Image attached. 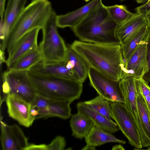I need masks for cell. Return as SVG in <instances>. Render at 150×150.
Listing matches in <instances>:
<instances>
[{
	"label": "cell",
	"instance_id": "cell-41",
	"mask_svg": "<svg viewBox=\"0 0 150 150\" xmlns=\"http://www.w3.org/2000/svg\"><path fill=\"white\" fill-rule=\"evenodd\" d=\"M86 2H88L90 1V0H84Z\"/></svg>",
	"mask_w": 150,
	"mask_h": 150
},
{
	"label": "cell",
	"instance_id": "cell-38",
	"mask_svg": "<svg viewBox=\"0 0 150 150\" xmlns=\"http://www.w3.org/2000/svg\"><path fill=\"white\" fill-rule=\"evenodd\" d=\"M147 21V23L150 28V11L148 12L145 16Z\"/></svg>",
	"mask_w": 150,
	"mask_h": 150
},
{
	"label": "cell",
	"instance_id": "cell-18",
	"mask_svg": "<svg viewBox=\"0 0 150 150\" xmlns=\"http://www.w3.org/2000/svg\"><path fill=\"white\" fill-rule=\"evenodd\" d=\"M146 23L147 21L145 16L137 13L127 21L118 25L116 33L120 45L125 43Z\"/></svg>",
	"mask_w": 150,
	"mask_h": 150
},
{
	"label": "cell",
	"instance_id": "cell-22",
	"mask_svg": "<svg viewBox=\"0 0 150 150\" xmlns=\"http://www.w3.org/2000/svg\"><path fill=\"white\" fill-rule=\"evenodd\" d=\"M150 28L147 23L142 27L125 43L121 45L123 57L126 62L136 51L139 44L146 40L149 37Z\"/></svg>",
	"mask_w": 150,
	"mask_h": 150
},
{
	"label": "cell",
	"instance_id": "cell-10",
	"mask_svg": "<svg viewBox=\"0 0 150 150\" xmlns=\"http://www.w3.org/2000/svg\"><path fill=\"white\" fill-rule=\"evenodd\" d=\"M5 101L9 116L21 125L28 127L31 126L35 117L31 114V103L21 96L10 93Z\"/></svg>",
	"mask_w": 150,
	"mask_h": 150
},
{
	"label": "cell",
	"instance_id": "cell-9",
	"mask_svg": "<svg viewBox=\"0 0 150 150\" xmlns=\"http://www.w3.org/2000/svg\"><path fill=\"white\" fill-rule=\"evenodd\" d=\"M2 77L9 85L10 93L22 97L31 103L37 92L30 81L28 71L8 70L2 74Z\"/></svg>",
	"mask_w": 150,
	"mask_h": 150
},
{
	"label": "cell",
	"instance_id": "cell-4",
	"mask_svg": "<svg viewBox=\"0 0 150 150\" xmlns=\"http://www.w3.org/2000/svg\"><path fill=\"white\" fill-rule=\"evenodd\" d=\"M33 86L37 93L47 97L72 102L80 97L82 83L75 80L39 75L28 71Z\"/></svg>",
	"mask_w": 150,
	"mask_h": 150
},
{
	"label": "cell",
	"instance_id": "cell-12",
	"mask_svg": "<svg viewBox=\"0 0 150 150\" xmlns=\"http://www.w3.org/2000/svg\"><path fill=\"white\" fill-rule=\"evenodd\" d=\"M147 40L142 42L127 62H125L122 78L143 77L146 73L148 66L147 59Z\"/></svg>",
	"mask_w": 150,
	"mask_h": 150
},
{
	"label": "cell",
	"instance_id": "cell-2",
	"mask_svg": "<svg viewBox=\"0 0 150 150\" xmlns=\"http://www.w3.org/2000/svg\"><path fill=\"white\" fill-rule=\"evenodd\" d=\"M117 23L110 17L102 3L72 29L81 41L103 44H120L116 31Z\"/></svg>",
	"mask_w": 150,
	"mask_h": 150
},
{
	"label": "cell",
	"instance_id": "cell-13",
	"mask_svg": "<svg viewBox=\"0 0 150 150\" xmlns=\"http://www.w3.org/2000/svg\"><path fill=\"white\" fill-rule=\"evenodd\" d=\"M40 29L39 28H34L26 33L19 40L6 60V64L8 69H11L21 57L38 46V38Z\"/></svg>",
	"mask_w": 150,
	"mask_h": 150
},
{
	"label": "cell",
	"instance_id": "cell-35",
	"mask_svg": "<svg viewBox=\"0 0 150 150\" xmlns=\"http://www.w3.org/2000/svg\"><path fill=\"white\" fill-rule=\"evenodd\" d=\"M6 0H0V14L1 19H4L5 11V4Z\"/></svg>",
	"mask_w": 150,
	"mask_h": 150
},
{
	"label": "cell",
	"instance_id": "cell-14",
	"mask_svg": "<svg viewBox=\"0 0 150 150\" xmlns=\"http://www.w3.org/2000/svg\"><path fill=\"white\" fill-rule=\"evenodd\" d=\"M28 71L39 75L79 81L78 76L74 71L67 67L64 61L50 63L42 62Z\"/></svg>",
	"mask_w": 150,
	"mask_h": 150
},
{
	"label": "cell",
	"instance_id": "cell-30",
	"mask_svg": "<svg viewBox=\"0 0 150 150\" xmlns=\"http://www.w3.org/2000/svg\"><path fill=\"white\" fill-rule=\"evenodd\" d=\"M51 100V98L37 93L34 99L31 103L32 107H37L40 109L48 106Z\"/></svg>",
	"mask_w": 150,
	"mask_h": 150
},
{
	"label": "cell",
	"instance_id": "cell-37",
	"mask_svg": "<svg viewBox=\"0 0 150 150\" xmlns=\"http://www.w3.org/2000/svg\"><path fill=\"white\" fill-rule=\"evenodd\" d=\"M125 149L123 146L120 144L113 146L112 149V150H124Z\"/></svg>",
	"mask_w": 150,
	"mask_h": 150
},
{
	"label": "cell",
	"instance_id": "cell-8",
	"mask_svg": "<svg viewBox=\"0 0 150 150\" xmlns=\"http://www.w3.org/2000/svg\"><path fill=\"white\" fill-rule=\"evenodd\" d=\"M88 76L91 86L98 95L110 102L124 103L119 81L111 80L90 67H89Z\"/></svg>",
	"mask_w": 150,
	"mask_h": 150
},
{
	"label": "cell",
	"instance_id": "cell-15",
	"mask_svg": "<svg viewBox=\"0 0 150 150\" xmlns=\"http://www.w3.org/2000/svg\"><path fill=\"white\" fill-rule=\"evenodd\" d=\"M27 0H8L5 9L4 20H1L0 35L7 42L12 27L25 8Z\"/></svg>",
	"mask_w": 150,
	"mask_h": 150
},
{
	"label": "cell",
	"instance_id": "cell-36",
	"mask_svg": "<svg viewBox=\"0 0 150 150\" xmlns=\"http://www.w3.org/2000/svg\"><path fill=\"white\" fill-rule=\"evenodd\" d=\"M39 108L37 107L32 106L31 110V115L36 118L39 113Z\"/></svg>",
	"mask_w": 150,
	"mask_h": 150
},
{
	"label": "cell",
	"instance_id": "cell-6",
	"mask_svg": "<svg viewBox=\"0 0 150 150\" xmlns=\"http://www.w3.org/2000/svg\"><path fill=\"white\" fill-rule=\"evenodd\" d=\"M110 115L116 123L118 129L128 140L129 143L134 147V150L142 148L140 135L133 118L124 103L110 102Z\"/></svg>",
	"mask_w": 150,
	"mask_h": 150
},
{
	"label": "cell",
	"instance_id": "cell-1",
	"mask_svg": "<svg viewBox=\"0 0 150 150\" xmlns=\"http://www.w3.org/2000/svg\"><path fill=\"white\" fill-rule=\"evenodd\" d=\"M91 68L108 79L119 81L125 62L120 44H103L75 40L69 46Z\"/></svg>",
	"mask_w": 150,
	"mask_h": 150
},
{
	"label": "cell",
	"instance_id": "cell-39",
	"mask_svg": "<svg viewBox=\"0 0 150 150\" xmlns=\"http://www.w3.org/2000/svg\"><path fill=\"white\" fill-rule=\"evenodd\" d=\"M138 3L144 4L148 0H135Z\"/></svg>",
	"mask_w": 150,
	"mask_h": 150
},
{
	"label": "cell",
	"instance_id": "cell-20",
	"mask_svg": "<svg viewBox=\"0 0 150 150\" xmlns=\"http://www.w3.org/2000/svg\"><path fill=\"white\" fill-rule=\"evenodd\" d=\"M67 46V53L64 61L67 67L74 71L79 81L83 83L88 76L89 67L78 54L69 46Z\"/></svg>",
	"mask_w": 150,
	"mask_h": 150
},
{
	"label": "cell",
	"instance_id": "cell-7",
	"mask_svg": "<svg viewBox=\"0 0 150 150\" xmlns=\"http://www.w3.org/2000/svg\"><path fill=\"white\" fill-rule=\"evenodd\" d=\"M135 78L124 77L119 81V85L123 96L126 107L134 120L138 130L142 148L150 146V139L144 129L138 111Z\"/></svg>",
	"mask_w": 150,
	"mask_h": 150
},
{
	"label": "cell",
	"instance_id": "cell-11",
	"mask_svg": "<svg viewBox=\"0 0 150 150\" xmlns=\"http://www.w3.org/2000/svg\"><path fill=\"white\" fill-rule=\"evenodd\" d=\"M0 140L3 150H24L28 139L18 125H8L1 120Z\"/></svg>",
	"mask_w": 150,
	"mask_h": 150
},
{
	"label": "cell",
	"instance_id": "cell-29",
	"mask_svg": "<svg viewBox=\"0 0 150 150\" xmlns=\"http://www.w3.org/2000/svg\"><path fill=\"white\" fill-rule=\"evenodd\" d=\"M66 141L64 137L56 136L49 144L47 145V150H63L66 146Z\"/></svg>",
	"mask_w": 150,
	"mask_h": 150
},
{
	"label": "cell",
	"instance_id": "cell-31",
	"mask_svg": "<svg viewBox=\"0 0 150 150\" xmlns=\"http://www.w3.org/2000/svg\"><path fill=\"white\" fill-rule=\"evenodd\" d=\"M147 59L148 62V69L147 71L143 77L148 82H150V30L147 43Z\"/></svg>",
	"mask_w": 150,
	"mask_h": 150
},
{
	"label": "cell",
	"instance_id": "cell-23",
	"mask_svg": "<svg viewBox=\"0 0 150 150\" xmlns=\"http://www.w3.org/2000/svg\"><path fill=\"white\" fill-rule=\"evenodd\" d=\"M43 61V57L38 46L21 57L9 69L29 71L33 67Z\"/></svg>",
	"mask_w": 150,
	"mask_h": 150
},
{
	"label": "cell",
	"instance_id": "cell-28",
	"mask_svg": "<svg viewBox=\"0 0 150 150\" xmlns=\"http://www.w3.org/2000/svg\"><path fill=\"white\" fill-rule=\"evenodd\" d=\"M135 83L139 86L146 101L150 118V87L148 82L142 77L135 78Z\"/></svg>",
	"mask_w": 150,
	"mask_h": 150
},
{
	"label": "cell",
	"instance_id": "cell-5",
	"mask_svg": "<svg viewBox=\"0 0 150 150\" xmlns=\"http://www.w3.org/2000/svg\"><path fill=\"white\" fill-rule=\"evenodd\" d=\"M57 16L53 10L42 29V39L39 45L43 62H61L65 59L67 46L58 31Z\"/></svg>",
	"mask_w": 150,
	"mask_h": 150
},
{
	"label": "cell",
	"instance_id": "cell-40",
	"mask_svg": "<svg viewBox=\"0 0 150 150\" xmlns=\"http://www.w3.org/2000/svg\"><path fill=\"white\" fill-rule=\"evenodd\" d=\"M146 149L150 150V146L148 147L147 149Z\"/></svg>",
	"mask_w": 150,
	"mask_h": 150
},
{
	"label": "cell",
	"instance_id": "cell-27",
	"mask_svg": "<svg viewBox=\"0 0 150 150\" xmlns=\"http://www.w3.org/2000/svg\"><path fill=\"white\" fill-rule=\"evenodd\" d=\"M91 108L112 121L110 113V102L98 95L91 100L84 101Z\"/></svg>",
	"mask_w": 150,
	"mask_h": 150
},
{
	"label": "cell",
	"instance_id": "cell-19",
	"mask_svg": "<svg viewBox=\"0 0 150 150\" xmlns=\"http://www.w3.org/2000/svg\"><path fill=\"white\" fill-rule=\"evenodd\" d=\"M76 108L78 112L87 116L97 127L112 134L118 131V128L115 122L109 120L103 115L91 108L84 102L77 103Z\"/></svg>",
	"mask_w": 150,
	"mask_h": 150
},
{
	"label": "cell",
	"instance_id": "cell-25",
	"mask_svg": "<svg viewBox=\"0 0 150 150\" xmlns=\"http://www.w3.org/2000/svg\"><path fill=\"white\" fill-rule=\"evenodd\" d=\"M138 111L144 129L150 139V118L145 100L138 85L135 83Z\"/></svg>",
	"mask_w": 150,
	"mask_h": 150
},
{
	"label": "cell",
	"instance_id": "cell-32",
	"mask_svg": "<svg viewBox=\"0 0 150 150\" xmlns=\"http://www.w3.org/2000/svg\"><path fill=\"white\" fill-rule=\"evenodd\" d=\"M136 13L145 16L150 11V0H148L146 3L135 9Z\"/></svg>",
	"mask_w": 150,
	"mask_h": 150
},
{
	"label": "cell",
	"instance_id": "cell-34",
	"mask_svg": "<svg viewBox=\"0 0 150 150\" xmlns=\"http://www.w3.org/2000/svg\"><path fill=\"white\" fill-rule=\"evenodd\" d=\"M24 150H47V145L45 144H29Z\"/></svg>",
	"mask_w": 150,
	"mask_h": 150
},
{
	"label": "cell",
	"instance_id": "cell-26",
	"mask_svg": "<svg viewBox=\"0 0 150 150\" xmlns=\"http://www.w3.org/2000/svg\"><path fill=\"white\" fill-rule=\"evenodd\" d=\"M106 7L110 17L118 25L125 22L137 14L128 11L123 5H115Z\"/></svg>",
	"mask_w": 150,
	"mask_h": 150
},
{
	"label": "cell",
	"instance_id": "cell-17",
	"mask_svg": "<svg viewBox=\"0 0 150 150\" xmlns=\"http://www.w3.org/2000/svg\"><path fill=\"white\" fill-rule=\"evenodd\" d=\"M86 145L81 150H96V147L109 142H116L125 144L126 142L116 138L112 134L95 125L84 138Z\"/></svg>",
	"mask_w": 150,
	"mask_h": 150
},
{
	"label": "cell",
	"instance_id": "cell-33",
	"mask_svg": "<svg viewBox=\"0 0 150 150\" xmlns=\"http://www.w3.org/2000/svg\"><path fill=\"white\" fill-rule=\"evenodd\" d=\"M50 114V111L48 106L40 108L39 110V113L36 117V119L42 118L47 119L48 118Z\"/></svg>",
	"mask_w": 150,
	"mask_h": 150
},
{
	"label": "cell",
	"instance_id": "cell-43",
	"mask_svg": "<svg viewBox=\"0 0 150 150\" xmlns=\"http://www.w3.org/2000/svg\"></svg>",
	"mask_w": 150,
	"mask_h": 150
},
{
	"label": "cell",
	"instance_id": "cell-24",
	"mask_svg": "<svg viewBox=\"0 0 150 150\" xmlns=\"http://www.w3.org/2000/svg\"><path fill=\"white\" fill-rule=\"evenodd\" d=\"M72 102L51 98L48 106L50 111L48 118L57 117L63 119L69 118L71 116L70 105Z\"/></svg>",
	"mask_w": 150,
	"mask_h": 150
},
{
	"label": "cell",
	"instance_id": "cell-3",
	"mask_svg": "<svg viewBox=\"0 0 150 150\" xmlns=\"http://www.w3.org/2000/svg\"><path fill=\"white\" fill-rule=\"evenodd\" d=\"M52 10L51 3L48 0H33L25 7L11 31L6 49L8 56L26 33L37 28L42 29Z\"/></svg>",
	"mask_w": 150,
	"mask_h": 150
},
{
	"label": "cell",
	"instance_id": "cell-16",
	"mask_svg": "<svg viewBox=\"0 0 150 150\" xmlns=\"http://www.w3.org/2000/svg\"><path fill=\"white\" fill-rule=\"evenodd\" d=\"M102 0H92L79 8L64 15H57L58 27L72 28L79 24L93 10L102 3Z\"/></svg>",
	"mask_w": 150,
	"mask_h": 150
},
{
	"label": "cell",
	"instance_id": "cell-42",
	"mask_svg": "<svg viewBox=\"0 0 150 150\" xmlns=\"http://www.w3.org/2000/svg\"><path fill=\"white\" fill-rule=\"evenodd\" d=\"M121 1H123V0H120Z\"/></svg>",
	"mask_w": 150,
	"mask_h": 150
},
{
	"label": "cell",
	"instance_id": "cell-21",
	"mask_svg": "<svg viewBox=\"0 0 150 150\" xmlns=\"http://www.w3.org/2000/svg\"><path fill=\"white\" fill-rule=\"evenodd\" d=\"M69 123L72 135L80 139L84 138L95 125L88 117L79 112L71 115Z\"/></svg>",
	"mask_w": 150,
	"mask_h": 150
}]
</instances>
